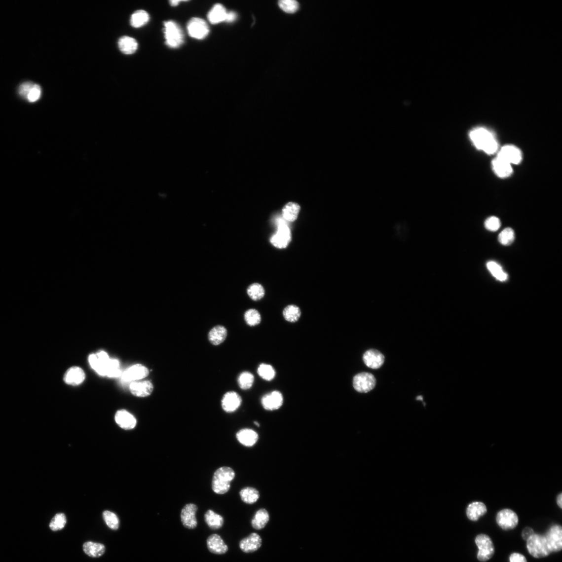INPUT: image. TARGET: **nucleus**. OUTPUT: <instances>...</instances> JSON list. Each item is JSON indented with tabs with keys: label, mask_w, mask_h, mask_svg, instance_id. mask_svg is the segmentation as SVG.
<instances>
[{
	"label": "nucleus",
	"mask_w": 562,
	"mask_h": 562,
	"mask_svg": "<svg viewBox=\"0 0 562 562\" xmlns=\"http://www.w3.org/2000/svg\"><path fill=\"white\" fill-rule=\"evenodd\" d=\"M470 138L474 146L488 154L495 153L498 149L497 142L492 133L483 128H478L470 133Z\"/></svg>",
	"instance_id": "nucleus-1"
},
{
	"label": "nucleus",
	"mask_w": 562,
	"mask_h": 562,
	"mask_svg": "<svg viewBox=\"0 0 562 562\" xmlns=\"http://www.w3.org/2000/svg\"><path fill=\"white\" fill-rule=\"evenodd\" d=\"M235 477L234 471L230 467L223 466L217 469L213 476L212 489L218 494H224L230 490L231 483Z\"/></svg>",
	"instance_id": "nucleus-2"
},
{
	"label": "nucleus",
	"mask_w": 562,
	"mask_h": 562,
	"mask_svg": "<svg viewBox=\"0 0 562 562\" xmlns=\"http://www.w3.org/2000/svg\"><path fill=\"white\" fill-rule=\"evenodd\" d=\"M527 548L530 555L537 559L546 557L552 553L545 535L536 533L527 539Z\"/></svg>",
	"instance_id": "nucleus-3"
},
{
	"label": "nucleus",
	"mask_w": 562,
	"mask_h": 562,
	"mask_svg": "<svg viewBox=\"0 0 562 562\" xmlns=\"http://www.w3.org/2000/svg\"><path fill=\"white\" fill-rule=\"evenodd\" d=\"M165 37L167 45L176 48L184 42V35L182 29L174 22H167L164 24Z\"/></svg>",
	"instance_id": "nucleus-4"
},
{
	"label": "nucleus",
	"mask_w": 562,
	"mask_h": 562,
	"mask_svg": "<svg viewBox=\"0 0 562 562\" xmlns=\"http://www.w3.org/2000/svg\"><path fill=\"white\" fill-rule=\"evenodd\" d=\"M292 240L289 227L283 220L278 223L277 232L271 237L270 242L276 248L283 249L287 247Z\"/></svg>",
	"instance_id": "nucleus-5"
},
{
	"label": "nucleus",
	"mask_w": 562,
	"mask_h": 562,
	"mask_svg": "<svg viewBox=\"0 0 562 562\" xmlns=\"http://www.w3.org/2000/svg\"><path fill=\"white\" fill-rule=\"evenodd\" d=\"M475 543L479 548L478 559L481 562H487L490 560L495 552L493 543L490 537L485 534H480L476 536Z\"/></svg>",
	"instance_id": "nucleus-6"
},
{
	"label": "nucleus",
	"mask_w": 562,
	"mask_h": 562,
	"mask_svg": "<svg viewBox=\"0 0 562 562\" xmlns=\"http://www.w3.org/2000/svg\"><path fill=\"white\" fill-rule=\"evenodd\" d=\"M111 359L106 352L101 351L97 354L89 356V363L91 367L99 375L106 376Z\"/></svg>",
	"instance_id": "nucleus-7"
},
{
	"label": "nucleus",
	"mask_w": 562,
	"mask_h": 562,
	"mask_svg": "<svg viewBox=\"0 0 562 562\" xmlns=\"http://www.w3.org/2000/svg\"><path fill=\"white\" fill-rule=\"evenodd\" d=\"M375 376L368 373H362L356 375L353 379V386L357 392L367 393L373 390L376 385Z\"/></svg>",
	"instance_id": "nucleus-8"
},
{
	"label": "nucleus",
	"mask_w": 562,
	"mask_h": 562,
	"mask_svg": "<svg viewBox=\"0 0 562 562\" xmlns=\"http://www.w3.org/2000/svg\"><path fill=\"white\" fill-rule=\"evenodd\" d=\"M498 525L504 530L515 528L518 525L519 518L515 512L506 509L499 511L496 517Z\"/></svg>",
	"instance_id": "nucleus-9"
},
{
	"label": "nucleus",
	"mask_w": 562,
	"mask_h": 562,
	"mask_svg": "<svg viewBox=\"0 0 562 562\" xmlns=\"http://www.w3.org/2000/svg\"><path fill=\"white\" fill-rule=\"evenodd\" d=\"M187 30L190 37L198 40L204 39L209 32L207 24L199 18H193L190 20L187 25Z\"/></svg>",
	"instance_id": "nucleus-10"
},
{
	"label": "nucleus",
	"mask_w": 562,
	"mask_h": 562,
	"mask_svg": "<svg viewBox=\"0 0 562 562\" xmlns=\"http://www.w3.org/2000/svg\"><path fill=\"white\" fill-rule=\"evenodd\" d=\"M198 507L194 503L186 505L181 512V521L185 527L189 529H195L197 526L196 513Z\"/></svg>",
	"instance_id": "nucleus-11"
},
{
	"label": "nucleus",
	"mask_w": 562,
	"mask_h": 562,
	"mask_svg": "<svg viewBox=\"0 0 562 562\" xmlns=\"http://www.w3.org/2000/svg\"><path fill=\"white\" fill-rule=\"evenodd\" d=\"M551 552H558L562 549V528L560 525L552 526L545 535Z\"/></svg>",
	"instance_id": "nucleus-12"
},
{
	"label": "nucleus",
	"mask_w": 562,
	"mask_h": 562,
	"mask_svg": "<svg viewBox=\"0 0 562 562\" xmlns=\"http://www.w3.org/2000/svg\"><path fill=\"white\" fill-rule=\"evenodd\" d=\"M283 402V396L278 390H274V391L266 394L261 400L263 408L265 411L270 412L277 411L282 406Z\"/></svg>",
	"instance_id": "nucleus-13"
},
{
	"label": "nucleus",
	"mask_w": 562,
	"mask_h": 562,
	"mask_svg": "<svg viewBox=\"0 0 562 562\" xmlns=\"http://www.w3.org/2000/svg\"><path fill=\"white\" fill-rule=\"evenodd\" d=\"M150 374L149 370L146 366L141 364L133 365L122 374V379L125 382H136L148 376Z\"/></svg>",
	"instance_id": "nucleus-14"
},
{
	"label": "nucleus",
	"mask_w": 562,
	"mask_h": 562,
	"mask_svg": "<svg viewBox=\"0 0 562 562\" xmlns=\"http://www.w3.org/2000/svg\"><path fill=\"white\" fill-rule=\"evenodd\" d=\"M242 403L240 395L235 392L226 393L222 400V407L226 413H233L239 409Z\"/></svg>",
	"instance_id": "nucleus-15"
},
{
	"label": "nucleus",
	"mask_w": 562,
	"mask_h": 562,
	"mask_svg": "<svg viewBox=\"0 0 562 562\" xmlns=\"http://www.w3.org/2000/svg\"><path fill=\"white\" fill-rule=\"evenodd\" d=\"M129 389L133 396L144 398L153 393L154 385L150 380L136 381L130 384Z\"/></svg>",
	"instance_id": "nucleus-16"
},
{
	"label": "nucleus",
	"mask_w": 562,
	"mask_h": 562,
	"mask_svg": "<svg viewBox=\"0 0 562 562\" xmlns=\"http://www.w3.org/2000/svg\"><path fill=\"white\" fill-rule=\"evenodd\" d=\"M85 374L81 368L74 366L70 368L64 374V382L69 385L77 386L81 384L85 380Z\"/></svg>",
	"instance_id": "nucleus-17"
},
{
	"label": "nucleus",
	"mask_w": 562,
	"mask_h": 562,
	"mask_svg": "<svg viewBox=\"0 0 562 562\" xmlns=\"http://www.w3.org/2000/svg\"><path fill=\"white\" fill-rule=\"evenodd\" d=\"M262 545V538L256 533H252L249 536L242 539L239 544L241 550L246 554L258 550Z\"/></svg>",
	"instance_id": "nucleus-18"
},
{
	"label": "nucleus",
	"mask_w": 562,
	"mask_h": 562,
	"mask_svg": "<svg viewBox=\"0 0 562 562\" xmlns=\"http://www.w3.org/2000/svg\"><path fill=\"white\" fill-rule=\"evenodd\" d=\"M498 157L506 161L510 164H518L522 160V154L519 149L512 146L503 147L499 151Z\"/></svg>",
	"instance_id": "nucleus-19"
},
{
	"label": "nucleus",
	"mask_w": 562,
	"mask_h": 562,
	"mask_svg": "<svg viewBox=\"0 0 562 562\" xmlns=\"http://www.w3.org/2000/svg\"><path fill=\"white\" fill-rule=\"evenodd\" d=\"M363 361L368 367L378 369L384 364L385 357L377 350L370 349L364 354Z\"/></svg>",
	"instance_id": "nucleus-20"
},
{
	"label": "nucleus",
	"mask_w": 562,
	"mask_h": 562,
	"mask_svg": "<svg viewBox=\"0 0 562 562\" xmlns=\"http://www.w3.org/2000/svg\"><path fill=\"white\" fill-rule=\"evenodd\" d=\"M207 546L212 553L219 555L226 554L228 549L221 536L217 534H213L208 537Z\"/></svg>",
	"instance_id": "nucleus-21"
},
{
	"label": "nucleus",
	"mask_w": 562,
	"mask_h": 562,
	"mask_svg": "<svg viewBox=\"0 0 562 562\" xmlns=\"http://www.w3.org/2000/svg\"><path fill=\"white\" fill-rule=\"evenodd\" d=\"M116 423L123 429L131 430L137 425V420L134 416L125 410H120L115 416Z\"/></svg>",
	"instance_id": "nucleus-22"
},
{
	"label": "nucleus",
	"mask_w": 562,
	"mask_h": 562,
	"mask_svg": "<svg viewBox=\"0 0 562 562\" xmlns=\"http://www.w3.org/2000/svg\"><path fill=\"white\" fill-rule=\"evenodd\" d=\"M236 439L241 445L251 447L254 446L259 439V434L250 428H243L236 434Z\"/></svg>",
	"instance_id": "nucleus-23"
},
{
	"label": "nucleus",
	"mask_w": 562,
	"mask_h": 562,
	"mask_svg": "<svg viewBox=\"0 0 562 562\" xmlns=\"http://www.w3.org/2000/svg\"><path fill=\"white\" fill-rule=\"evenodd\" d=\"M487 509L485 504L481 502L470 503L466 509V516L472 521H477L487 514Z\"/></svg>",
	"instance_id": "nucleus-24"
},
{
	"label": "nucleus",
	"mask_w": 562,
	"mask_h": 562,
	"mask_svg": "<svg viewBox=\"0 0 562 562\" xmlns=\"http://www.w3.org/2000/svg\"><path fill=\"white\" fill-rule=\"evenodd\" d=\"M227 336L226 329L223 326L214 327L208 333V339L211 343L215 346L221 345L225 340Z\"/></svg>",
	"instance_id": "nucleus-25"
},
{
	"label": "nucleus",
	"mask_w": 562,
	"mask_h": 562,
	"mask_svg": "<svg viewBox=\"0 0 562 562\" xmlns=\"http://www.w3.org/2000/svg\"><path fill=\"white\" fill-rule=\"evenodd\" d=\"M120 50L125 54L130 55L135 53L138 49V44L134 38L124 36L120 38L118 41Z\"/></svg>",
	"instance_id": "nucleus-26"
},
{
	"label": "nucleus",
	"mask_w": 562,
	"mask_h": 562,
	"mask_svg": "<svg viewBox=\"0 0 562 562\" xmlns=\"http://www.w3.org/2000/svg\"><path fill=\"white\" fill-rule=\"evenodd\" d=\"M204 519L207 526L212 529L217 530L221 528L224 524L223 517L212 510H208L204 515Z\"/></svg>",
	"instance_id": "nucleus-27"
},
{
	"label": "nucleus",
	"mask_w": 562,
	"mask_h": 562,
	"mask_svg": "<svg viewBox=\"0 0 562 562\" xmlns=\"http://www.w3.org/2000/svg\"><path fill=\"white\" fill-rule=\"evenodd\" d=\"M227 12L225 7L221 4H216L209 12L208 18L212 24H218L225 21Z\"/></svg>",
	"instance_id": "nucleus-28"
},
{
	"label": "nucleus",
	"mask_w": 562,
	"mask_h": 562,
	"mask_svg": "<svg viewBox=\"0 0 562 562\" xmlns=\"http://www.w3.org/2000/svg\"><path fill=\"white\" fill-rule=\"evenodd\" d=\"M492 167L494 172L501 178L507 177L512 173L511 165L498 157L492 161Z\"/></svg>",
	"instance_id": "nucleus-29"
},
{
	"label": "nucleus",
	"mask_w": 562,
	"mask_h": 562,
	"mask_svg": "<svg viewBox=\"0 0 562 562\" xmlns=\"http://www.w3.org/2000/svg\"><path fill=\"white\" fill-rule=\"evenodd\" d=\"M269 513L264 509L257 511L252 520V527L257 530L264 528L269 521Z\"/></svg>",
	"instance_id": "nucleus-30"
},
{
	"label": "nucleus",
	"mask_w": 562,
	"mask_h": 562,
	"mask_svg": "<svg viewBox=\"0 0 562 562\" xmlns=\"http://www.w3.org/2000/svg\"><path fill=\"white\" fill-rule=\"evenodd\" d=\"M300 206L295 203L290 202L286 205L282 210L284 220L293 222L297 220L300 212Z\"/></svg>",
	"instance_id": "nucleus-31"
},
{
	"label": "nucleus",
	"mask_w": 562,
	"mask_h": 562,
	"mask_svg": "<svg viewBox=\"0 0 562 562\" xmlns=\"http://www.w3.org/2000/svg\"><path fill=\"white\" fill-rule=\"evenodd\" d=\"M83 549L85 554L92 558L100 557L106 551L103 545L91 541L84 543Z\"/></svg>",
	"instance_id": "nucleus-32"
},
{
	"label": "nucleus",
	"mask_w": 562,
	"mask_h": 562,
	"mask_svg": "<svg viewBox=\"0 0 562 562\" xmlns=\"http://www.w3.org/2000/svg\"><path fill=\"white\" fill-rule=\"evenodd\" d=\"M241 500L245 503L252 504L256 503L260 498V494L258 490L253 487H245L240 492Z\"/></svg>",
	"instance_id": "nucleus-33"
},
{
	"label": "nucleus",
	"mask_w": 562,
	"mask_h": 562,
	"mask_svg": "<svg viewBox=\"0 0 562 562\" xmlns=\"http://www.w3.org/2000/svg\"><path fill=\"white\" fill-rule=\"evenodd\" d=\"M149 20V15L146 11L139 10L132 15L130 24L133 27L138 28L145 25Z\"/></svg>",
	"instance_id": "nucleus-34"
},
{
	"label": "nucleus",
	"mask_w": 562,
	"mask_h": 562,
	"mask_svg": "<svg viewBox=\"0 0 562 562\" xmlns=\"http://www.w3.org/2000/svg\"><path fill=\"white\" fill-rule=\"evenodd\" d=\"M283 314L286 320L289 322L294 323L300 319L301 316V311L297 306L291 304V305L285 308Z\"/></svg>",
	"instance_id": "nucleus-35"
},
{
	"label": "nucleus",
	"mask_w": 562,
	"mask_h": 562,
	"mask_svg": "<svg viewBox=\"0 0 562 562\" xmlns=\"http://www.w3.org/2000/svg\"><path fill=\"white\" fill-rule=\"evenodd\" d=\"M487 267L492 275L498 280L503 282L508 279V274L505 273L500 265L494 262H489Z\"/></svg>",
	"instance_id": "nucleus-36"
},
{
	"label": "nucleus",
	"mask_w": 562,
	"mask_h": 562,
	"mask_svg": "<svg viewBox=\"0 0 562 562\" xmlns=\"http://www.w3.org/2000/svg\"><path fill=\"white\" fill-rule=\"evenodd\" d=\"M255 378L252 374L248 371H244L237 378V383L241 389L246 390L252 388L254 383Z\"/></svg>",
	"instance_id": "nucleus-37"
},
{
	"label": "nucleus",
	"mask_w": 562,
	"mask_h": 562,
	"mask_svg": "<svg viewBox=\"0 0 562 562\" xmlns=\"http://www.w3.org/2000/svg\"><path fill=\"white\" fill-rule=\"evenodd\" d=\"M244 319L247 325L255 327L260 325L262 321L260 313L255 309L247 310L244 314Z\"/></svg>",
	"instance_id": "nucleus-38"
},
{
	"label": "nucleus",
	"mask_w": 562,
	"mask_h": 562,
	"mask_svg": "<svg viewBox=\"0 0 562 562\" xmlns=\"http://www.w3.org/2000/svg\"><path fill=\"white\" fill-rule=\"evenodd\" d=\"M260 376L266 381L273 380L276 375L275 370L270 365L262 364L260 365L257 370Z\"/></svg>",
	"instance_id": "nucleus-39"
},
{
	"label": "nucleus",
	"mask_w": 562,
	"mask_h": 562,
	"mask_svg": "<svg viewBox=\"0 0 562 562\" xmlns=\"http://www.w3.org/2000/svg\"><path fill=\"white\" fill-rule=\"evenodd\" d=\"M247 293L252 300H259L263 298L265 291L261 284L253 283L247 289Z\"/></svg>",
	"instance_id": "nucleus-40"
},
{
	"label": "nucleus",
	"mask_w": 562,
	"mask_h": 562,
	"mask_svg": "<svg viewBox=\"0 0 562 562\" xmlns=\"http://www.w3.org/2000/svg\"><path fill=\"white\" fill-rule=\"evenodd\" d=\"M515 239V234L512 228H505L499 235L498 240L500 243L504 246L512 244Z\"/></svg>",
	"instance_id": "nucleus-41"
},
{
	"label": "nucleus",
	"mask_w": 562,
	"mask_h": 562,
	"mask_svg": "<svg viewBox=\"0 0 562 562\" xmlns=\"http://www.w3.org/2000/svg\"><path fill=\"white\" fill-rule=\"evenodd\" d=\"M103 516L105 522L110 528L113 530L118 529L119 521L115 513L106 511L103 512Z\"/></svg>",
	"instance_id": "nucleus-42"
},
{
	"label": "nucleus",
	"mask_w": 562,
	"mask_h": 562,
	"mask_svg": "<svg viewBox=\"0 0 562 562\" xmlns=\"http://www.w3.org/2000/svg\"><path fill=\"white\" fill-rule=\"evenodd\" d=\"M67 523L66 517L63 513H58L53 518L50 524V527L53 531L62 529Z\"/></svg>",
	"instance_id": "nucleus-43"
},
{
	"label": "nucleus",
	"mask_w": 562,
	"mask_h": 562,
	"mask_svg": "<svg viewBox=\"0 0 562 562\" xmlns=\"http://www.w3.org/2000/svg\"><path fill=\"white\" fill-rule=\"evenodd\" d=\"M279 5L283 11L288 13H294L299 8V3L295 0H281Z\"/></svg>",
	"instance_id": "nucleus-44"
},
{
	"label": "nucleus",
	"mask_w": 562,
	"mask_h": 562,
	"mask_svg": "<svg viewBox=\"0 0 562 562\" xmlns=\"http://www.w3.org/2000/svg\"><path fill=\"white\" fill-rule=\"evenodd\" d=\"M485 226L489 231H496L501 226L500 219L496 217H490L485 221Z\"/></svg>",
	"instance_id": "nucleus-45"
},
{
	"label": "nucleus",
	"mask_w": 562,
	"mask_h": 562,
	"mask_svg": "<svg viewBox=\"0 0 562 562\" xmlns=\"http://www.w3.org/2000/svg\"><path fill=\"white\" fill-rule=\"evenodd\" d=\"M41 95V89L39 85L35 84L28 94L27 99L30 102H35L39 100Z\"/></svg>",
	"instance_id": "nucleus-46"
},
{
	"label": "nucleus",
	"mask_w": 562,
	"mask_h": 562,
	"mask_svg": "<svg viewBox=\"0 0 562 562\" xmlns=\"http://www.w3.org/2000/svg\"><path fill=\"white\" fill-rule=\"evenodd\" d=\"M34 84H35L30 82L23 83L21 85L20 88H19V93H20L21 96L27 98L28 94H29Z\"/></svg>",
	"instance_id": "nucleus-47"
},
{
	"label": "nucleus",
	"mask_w": 562,
	"mask_h": 562,
	"mask_svg": "<svg viewBox=\"0 0 562 562\" xmlns=\"http://www.w3.org/2000/svg\"><path fill=\"white\" fill-rule=\"evenodd\" d=\"M510 562H527L526 558L518 553L512 554L510 557Z\"/></svg>",
	"instance_id": "nucleus-48"
},
{
	"label": "nucleus",
	"mask_w": 562,
	"mask_h": 562,
	"mask_svg": "<svg viewBox=\"0 0 562 562\" xmlns=\"http://www.w3.org/2000/svg\"><path fill=\"white\" fill-rule=\"evenodd\" d=\"M533 534H535V532L531 528L526 527L522 531V537L524 540L527 541Z\"/></svg>",
	"instance_id": "nucleus-49"
},
{
	"label": "nucleus",
	"mask_w": 562,
	"mask_h": 562,
	"mask_svg": "<svg viewBox=\"0 0 562 562\" xmlns=\"http://www.w3.org/2000/svg\"><path fill=\"white\" fill-rule=\"evenodd\" d=\"M236 14L233 12L227 13L225 21L226 22L231 23L234 22L236 18Z\"/></svg>",
	"instance_id": "nucleus-50"
},
{
	"label": "nucleus",
	"mask_w": 562,
	"mask_h": 562,
	"mask_svg": "<svg viewBox=\"0 0 562 562\" xmlns=\"http://www.w3.org/2000/svg\"><path fill=\"white\" fill-rule=\"evenodd\" d=\"M557 504L558 505V506L561 509H562V493H561L560 494L558 495V496L557 497Z\"/></svg>",
	"instance_id": "nucleus-51"
},
{
	"label": "nucleus",
	"mask_w": 562,
	"mask_h": 562,
	"mask_svg": "<svg viewBox=\"0 0 562 562\" xmlns=\"http://www.w3.org/2000/svg\"><path fill=\"white\" fill-rule=\"evenodd\" d=\"M182 1H170V5H171V6H177L178 4H179V3H180L181 2H182Z\"/></svg>",
	"instance_id": "nucleus-52"
},
{
	"label": "nucleus",
	"mask_w": 562,
	"mask_h": 562,
	"mask_svg": "<svg viewBox=\"0 0 562 562\" xmlns=\"http://www.w3.org/2000/svg\"><path fill=\"white\" fill-rule=\"evenodd\" d=\"M416 399H417V401H423V396H418V397L416 398Z\"/></svg>",
	"instance_id": "nucleus-53"
},
{
	"label": "nucleus",
	"mask_w": 562,
	"mask_h": 562,
	"mask_svg": "<svg viewBox=\"0 0 562 562\" xmlns=\"http://www.w3.org/2000/svg\"><path fill=\"white\" fill-rule=\"evenodd\" d=\"M254 423L256 426H257L258 427L260 426V424L259 422H255Z\"/></svg>",
	"instance_id": "nucleus-54"
}]
</instances>
